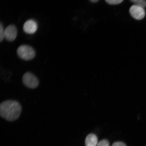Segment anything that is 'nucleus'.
Here are the masks:
<instances>
[{
  "label": "nucleus",
  "instance_id": "nucleus-2",
  "mask_svg": "<svg viewBox=\"0 0 146 146\" xmlns=\"http://www.w3.org/2000/svg\"><path fill=\"white\" fill-rule=\"evenodd\" d=\"M17 53L20 58L26 61L33 59L36 55L34 49L32 47L25 45H21L18 47Z\"/></svg>",
  "mask_w": 146,
  "mask_h": 146
},
{
  "label": "nucleus",
  "instance_id": "nucleus-12",
  "mask_svg": "<svg viewBox=\"0 0 146 146\" xmlns=\"http://www.w3.org/2000/svg\"><path fill=\"white\" fill-rule=\"evenodd\" d=\"M112 146H126V145L123 142H116L112 144Z\"/></svg>",
  "mask_w": 146,
  "mask_h": 146
},
{
  "label": "nucleus",
  "instance_id": "nucleus-1",
  "mask_svg": "<svg viewBox=\"0 0 146 146\" xmlns=\"http://www.w3.org/2000/svg\"><path fill=\"white\" fill-rule=\"evenodd\" d=\"M22 108L19 102L13 100H7L0 104V115L9 121H14L19 118Z\"/></svg>",
  "mask_w": 146,
  "mask_h": 146
},
{
  "label": "nucleus",
  "instance_id": "nucleus-11",
  "mask_svg": "<svg viewBox=\"0 0 146 146\" xmlns=\"http://www.w3.org/2000/svg\"><path fill=\"white\" fill-rule=\"evenodd\" d=\"M97 146H109V143L107 140L103 139L98 142Z\"/></svg>",
  "mask_w": 146,
  "mask_h": 146
},
{
  "label": "nucleus",
  "instance_id": "nucleus-7",
  "mask_svg": "<svg viewBox=\"0 0 146 146\" xmlns=\"http://www.w3.org/2000/svg\"><path fill=\"white\" fill-rule=\"evenodd\" d=\"M98 144V139L96 135L93 134H89L86 138V146H97Z\"/></svg>",
  "mask_w": 146,
  "mask_h": 146
},
{
  "label": "nucleus",
  "instance_id": "nucleus-4",
  "mask_svg": "<svg viewBox=\"0 0 146 146\" xmlns=\"http://www.w3.org/2000/svg\"><path fill=\"white\" fill-rule=\"evenodd\" d=\"M129 13L133 18L138 20L143 19L145 15V11L143 8L135 5L131 7Z\"/></svg>",
  "mask_w": 146,
  "mask_h": 146
},
{
  "label": "nucleus",
  "instance_id": "nucleus-3",
  "mask_svg": "<svg viewBox=\"0 0 146 146\" xmlns=\"http://www.w3.org/2000/svg\"><path fill=\"white\" fill-rule=\"evenodd\" d=\"M23 83L25 86L31 89L36 88L39 84L37 78L30 72L25 73L23 77Z\"/></svg>",
  "mask_w": 146,
  "mask_h": 146
},
{
  "label": "nucleus",
  "instance_id": "nucleus-6",
  "mask_svg": "<svg viewBox=\"0 0 146 146\" xmlns=\"http://www.w3.org/2000/svg\"><path fill=\"white\" fill-rule=\"evenodd\" d=\"M37 23L33 19H29L25 22L23 26L24 31L27 34L35 33L38 29Z\"/></svg>",
  "mask_w": 146,
  "mask_h": 146
},
{
  "label": "nucleus",
  "instance_id": "nucleus-8",
  "mask_svg": "<svg viewBox=\"0 0 146 146\" xmlns=\"http://www.w3.org/2000/svg\"><path fill=\"white\" fill-rule=\"evenodd\" d=\"M135 5L142 7L143 8L146 7V1L145 0H129Z\"/></svg>",
  "mask_w": 146,
  "mask_h": 146
},
{
  "label": "nucleus",
  "instance_id": "nucleus-10",
  "mask_svg": "<svg viewBox=\"0 0 146 146\" xmlns=\"http://www.w3.org/2000/svg\"><path fill=\"white\" fill-rule=\"evenodd\" d=\"M124 0H105V1L108 4L111 5H116L120 4Z\"/></svg>",
  "mask_w": 146,
  "mask_h": 146
},
{
  "label": "nucleus",
  "instance_id": "nucleus-9",
  "mask_svg": "<svg viewBox=\"0 0 146 146\" xmlns=\"http://www.w3.org/2000/svg\"><path fill=\"white\" fill-rule=\"evenodd\" d=\"M5 30L3 25L1 23L0 25V41L1 42L5 38Z\"/></svg>",
  "mask_w": 146,
  "mask_h": 146
},
{
  "label": "nucleus",
  "instance_id": "nucleus-13",
  "mask_svg": "<svg viewBox=\"0 0 146 146\" xmlns=\"http://www.w3.org/2000/svg\"><path fill=\"white\" fill-rule=\"evenodd\" d=\"M90 1L93 3H96L99 1V0H90Z\"/></svg>",
  "mask_w": 146,
  "mask_h": 146
},
{
  "label": "nucleus",
  "instance_id": "nucleus-5",
  "mask_svg": "<svg viewBox=\"0 0 146 146\" xmlns=\"http://www.w3.org/2000/svg\"><path fill=\"white\" fill-rule=\"evenodd\" d=\"M17 35L16 27L13 25H10L5 30V38L7 40L12 41L16 39Z\"/></svg>",
  "mask_w": 146,
  "mask_h": 146
}]
</instances>
